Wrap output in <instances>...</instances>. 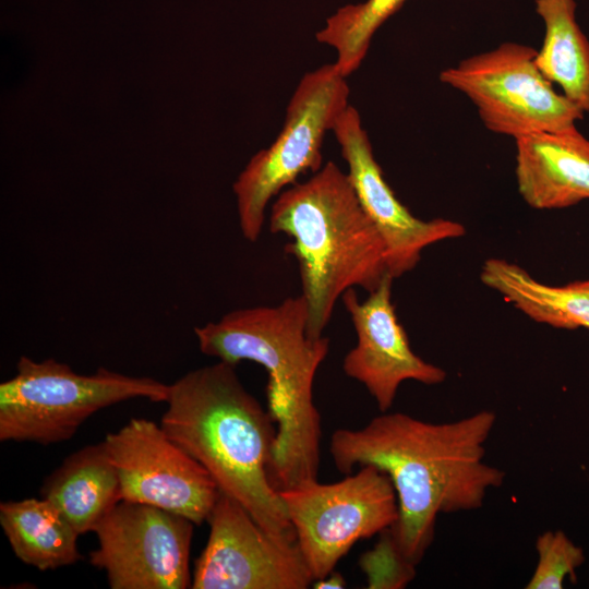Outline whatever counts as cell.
<instances>
[{
	"label": "cell",
	"mask_w": 589,
	"mask_h": 589,
	"mask_svg": "<svg viewBox=\"0 0 589 589\" xmlns=\"http://www.w3.org/2000/svg\"><path fill=\"white\" fill-rule=\"evenodd\" d=\"M49 501L79 534L95 530L121 501L120 480L105 442L69 455L44 481Z\"/></svg>",
	"instance_id": "cell-15"
},
{
	"label": "cell",
	"mask_w": 589,
	"mask_h": 589,
	"mask_svg": "<svg viewBox=\"0 0 589 589\" xmlns=\"http://www.w3.org/2000/svg\"><path fill=\"white\" fill-rule=\"evenodd\" d=\"M516 179L537 209L569 207L589 199V141L576 125L515 139Z\"/></svg>",
	"instance_id": "cell-14"
},
{
	"label": "cell",
	"mask_w": 589,
	"mask_h": 589,
	"mask_svg": "<svg viewBox=\"0 0 589 589\" xmlns=\"http://www.w3.org/2000/svg\"><path fill=\"white\" fill-rule=\"evenodd\" d=\"M480 279L538 323L564 329H589V279L549 286L502 259L486 260Z\"/></svg>",
	"instance_id": "cell-16"
},
{
	"label": "cell",
	"mask_w": 589,
	"mask_h": 589,
	"mask_svg": "<svg viewBox=\"0 0 589 589\" xmlns=\"http://www.w3.org/2000/svg\"><path fill=\"white\" fill-rule=\"evenodd\" d=\"M209 536L195 561L193 589H305L314 579L297 541L265 530L220 492L207 519Z\"/></svg>",
	"instance_id": "cell-11"
},
{
	"label": "cell",
	"mask_w": 589,
	"mask_h": 589,
	"mask_svg": "<svg viewBox=\"0 0 589 589\" xmlns=\"http://www.w3.org/2000/svg\"><path fill=\"white\" fill-rule=\"evenodd\" d=\"M536 53L532 47L503 43L446 68L440 80L462 93L494 133L515 140L576 125L584 111L555 92L538 69Z\"/></svg>",
	"instance_id": "cell-8"
},
{
	"label": "cell",
	"mask_w": 589,
	"mask_h": 589,
	"mask_svg": "<svg viewBox=\"0 0 589 589\" xmlns=\"http://www.w3.org/2000/svg\"><path fill=\"white\" fill-rule=\"evenodd\" d=\"M160 426L268 532L297 541L271 479L276 425L268 410L224 361L190 371L169 385Z\"/></svg>",
	"instance_id": "cell-3"
},
{
	"label": "cell",
	"mask_w": 589,
	"mask_h": 589,
	"mask_svg": "<svg viewBox=\"0 0 589 589\" xmlns=\"http://www.w3.org/2000/svg\"><path fill=\"white\" fill-rule=\"evenodd\" d=\"M406 0H365L340 7L325 22L315 38L333 48L334 62L348 77L364 60L375 32L396 13Z\"/></svg>",
	"instance_id": "cell-19"
},
{
	"label": "cell",
	"mask_w": 589,
	"mask_h": 589,
	"mask_svg": "<svg viewBox=\"0 0 589 589\" xmlns=\"http://www.w3.org/2000/svg\"><path fill=\"white\" fill-rule=\"evenodd\" d=\"M348 165L356 194L385 245L387 272L398 278L413 269L422 251L434 243L465 235L457 221L422 220L397 199L377 164L358 110L349 105L332 130Z\"/></svg>",
	"instance_id": "cell-12"
},
{
	"label": "cell",
	"mask_w": 589,
	"mask_h": 589,
	"mask_svg": "<svg viewBox=\"0 0 589 589\" xmlns=\"http://www.w3.org/2000/svg\"><path fill=\"white\" fill-rule=\"evenodd\" d=\"M269 230L291 239L285 252L298 262L311 338L322 337L348 289L371 292L388 274L384 242L347 172L334 161L276 196Z\"/></svg>",
	"instance_id": "cell-4"
},
{
	"label": "cell",
	"mask_w": 589,
	"mask_h": 589,
	"mask_svg": "<svg viewBox=\"0 0 589 589\" xmlns=\"http://www.w3.org/2000/svg\"><path fill=\"white\" fill-rule=\"evenodd\" d=\"M104 442L119 476L121 501L153 505L194 525L207 521L220 490L160 425L133 418Z\"/></svg>",
	"instance_id": "cell-10"
},
{
	"label": "cell",
	"mask_w": 589,
	"mask_h": 589,
	"mask_svg": "<svg viewBox=\"0 0 589 589\" xmlns=\"http://www.w3.org/2000/svg\"><path fill=\"white\" fill-rule=\"evenodd\" d=\"M306 329L302 294L275 306L230 311L194 328L204 354L232 365L253 361L267 372L268 411L276 424L271 479L278 491L317 479L322 425L313 384L329 339L311 338Z\"/></svg>",
	"instance_id": "cell-2"
},
{
	"label": "cell",
	"mask_w": 589,
	"mask_h": 589,
	"mask_svg": "<svg viewBox=\"0 0 589 589\" xmlns=\"http://www.w3.org/2000/svg\"><path fill=\"white\" fill-rule=\"evenodd\" d=\"M0 525L13 553L26 565L49 570L82 560L77 549L80 534L43 497L2 502Z\"/></svg>",
	"instance_id": "cell-17"
},
{
	"label": "cell",
	"mask_w": 589,
	"mask_h": 589,
	"mask_svg": "<svg viewBox=\"0 0 589 589\" xmlns=\"http://www.w3.org/2000/svg\"><path fill=\"white\" fill-rule=\"evenodd\" d=\"M538 563L526 589H561L564 579L576 580V569L585 562L584 550L562 530L541 533L536 542Z\"/></svg>",
	"instance_id": "cell-20"
},
{
	"label": "cell",
	"mask_w": 589,
	"mask_h": 589,
	"mask_svg": "<svg viewBox=\"0 0 589 589\" xmlns=\"http://www.w3.org/2000/svg\"><path fill=\"white\" fill-rule=\"evenodd\" d=\"M279 494L314 580L333 572L359 540L384 532L398 518L390 478L371 465L338 482L311 479Z\"/></svg>",
	"instance_id": "cell-7"
},
{
	"label": "cell",
	"mask_w": 589,
	"mask_h": 589,
	"mask_svg": "<svg viewBox=\"0 0 589 589\" xmlns=\"http://www.w3.org/2000/svg\"><path fill=\"white\" fill-rule=\"evenodd\" d=\"M346 79L334 63L305 73L289 99L277 137L251 157L233 182L239 226L250 242L261 236L268 203L302 173L322 168L325 134L349 106Z\"/></svg>",
	"instance_id": "cell-6"
},
{
	"label": "cell",
	"mask_w": 589,
	"mask_h": 589,
	"mask_svg": "<svg viewBox=\"0 0 589 589\" xmlns=\"http://www.w3.org/2000/svg\"><path fill=\"white\" fill-rule=\"evenodd\" d=\"M495 422L490 410L445 423L386 411L361 429L332 434L329 452L341 473L374 466L396 492V522L361 560L371 588L408 584L434 539L438 515L478 509L489 489L502 486L505 471L484 461Z\"/></svg>",
	"instance_id": "cell-1"
},
{
	"label": "cell",
	"mask_w": 589,
	"mask_h": 589,
	"mask_svg": "<svg viewBox=\"0 0 589 589\" xmlns=\"http://www.w3.org/2000/svg\"><path fill=\"white\" fill-rule=\"evenodd\" d=\"M347 586L345 578L340 573L330 572L324 578L313 581L312 587L316 589H341Z\"/></svg>",
	"instance_id": "cell-21"
},
{
	"label": "cell",
	"mask_w": 589,
	"mask_h": 589,
	"mask_svg": "<svg viewBox=\"0 0 589 589\" xmlns=\"http://www.w3.org/2000/svg\"><path fill=\"white\" fill-rule=\"evenodd\" d=\"M536 11L545 27L534 58L538 69L569 101L589 112V41L576 21L575 0H536Z\"/></svg>",
	"instance_id": "cell-18"
},
{
	"label": "cell",
	"mask_w": 589,
	"mask_h": 589,
	"mask_svg": "<svg viewBox=\"0 0 589 589\" xmlns=\"http://www.w3.org/2000/svg\"><path fill=\"white\" fill-rule=\"evenodd\" d=\"M393 279L386 274L364 301L353 288L341 296L357 333V345L345 356L342 370L368 389L382 412L390 409L402 382L436 385L446 378L442 368L412 351L392 302Z\"/></svg>",
	"instance_id": "cell-13"
},
{
	"label": "cell",
	"mask_w": 589,
	"mask_h": 589,
	"mask_svg": "<svg viewBox=\"0 0 589 589\" xmlns=\"http://www.w3.org/2000/svg\"><path fill=\"white\" fill-rule=\"evenodd\" d=\"M193 522L159 507L120 501L97 525L89 563L111 589L191 588Z\"/></svg>",
	"instance_id": "cell-9"
},
{
	"label": "cell",
	"mask_w": 589,
	"mask_h": 589,
	"mask_svg": "<svg viewBox=\"0 0 589 589\" xmlns=\"http://www.w3.org/2000/svg\"><path fill=\"white\" fill-rule=\"evenodd\" d=\"M169 385L98 368L80 374L55 359L20 357L0 384V441L50 445L70 440L95 412L134 398L166 402Z\"/></svg>",
	"instance_id": "cell-5"
}]
</instances>
